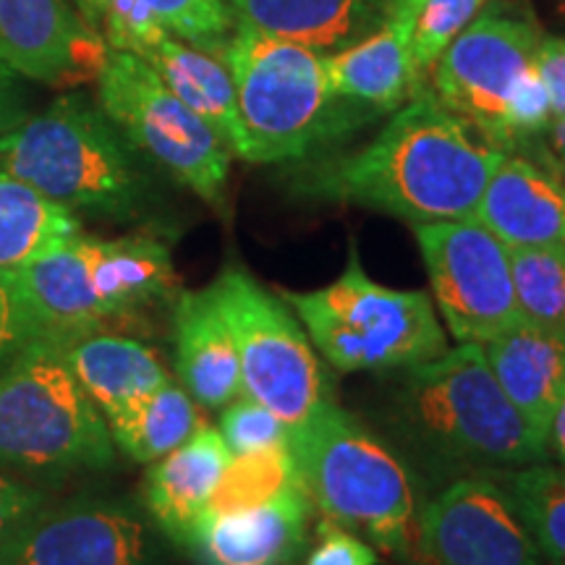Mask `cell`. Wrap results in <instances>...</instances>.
<instances>
[{
	"label": "cell",
	"mask_w": 565,
	"mask_h": 565,
	"mask_svg": "<svg viewBox=\"0 0 565 565\" xmlns=\"http://www.w3.org/2000/svg\"><path fill=\"white\" fill-rule=\"evenodd\" d=\"M231 450L221 433L202 427L186 443L158 458L145 479V505L162 532L183 545L221 482Z\"/></svg>",
	"instance_id": "24"
},
{
	"label": "cell",
	"mask_w": 565,
	"mask_h": 565,
	"mask_svg": "<svg viewBox=\"0 0 565 565\" xmlns=\"http://www.w3.org/2000/svg\"><path fill=\"white\" fill-rule=\"evenodd\" d=\"M315 503L303 484L263 505L242 511H204L186 547L200 565H299L309 550Z\"/></svg>",
	"instance_id": "15"
},
{
	"label": "cell",
	"mask_w": 565,
	"mask_h": 565,
	"mask_svg": "<svg viewBox=\"0 0 565 565\" xmlns=\"http://www.w3.org/2000/svg\"><path fill=\"white\" fill-rule=\"evenodd\" d=\"M116 443L63 343L38 338L0 372V469L38 479L105 471Z\"/></svg>",
	"instance_id": "6"
},
{
	"label": "cell",
	"mask_w": 565,
	"mask_h": 565,
	"mask_svg": "<svg viewBox=\"0 0 565 565\" xmlns=\"http://www.w3.org/2000/svg\"><path fill=\"white\" fill-rule=\"evenodd\" d=\"M511 263L524 320L565 330V252L511 249Z\"/></svg>",
	"instance_id": "32"
},
{
	"label": "cell",
	"mask_w": 565,
	"mask_h": 565,
	"mask_svg": "<svg viewBox=\"0 0 565 565\" xmlns=\"http://www.w3.org/2000/svg\"><path fill=\"white\" fill-rule=\"evenodd\" d=\"M0 565H152L147 526L129 505L74 498L42 505Z\"/></svg>",
	"instance_id": "13"
},
{
	"label": "cell",
	"mask_w": 565,
	"mask_h": 565,
	"mask_svg": "<svg viewBox=\"0 0 565 565\" xmlns=\"http://www.w3.org/2000/svg\"><path fill=\"white\" fill-rule=\"evenodd\" d=\"M233 76L249 158L294 162L372 124L330 89L328 53L236 30L217 53Z\"/></svg>",
	"instance_id": "5"
},
{
	"label": "cell",
	"mask_w": 565,
	"mask_h": 565,
	"mask_svg": "<svg viewBox=\"0 0 565 565\" xmlns=\"http://www.w3.org/2000/svg\"><path fill=\"white\" fill-rule=\"evenodd\" d=\"M108 429L116 448H121L131 461L154 463L202 429V414L186 387L168 380L158 391L108 419Z\"/></svg>",
	"instance_id": "27"
},
{
	"label": "cell",
	"mask_w": 565,
	"mask_h": 565,
	"mask_svg": "<svg viewBox=\"0 0 565 565\" xmlns=\"http://www.w3.org/2000/svg\"><path fill=\"white\" fill-rule=\"evenodd\" d=\"M503 158L422 87L364 147L296 168L294 189L412 225L461 221L475 217Z\"/></svg>",
	"instance_id": "1"
},
{
	"label": "cell",
	"mask_w": 565,
	"mask_h": 565,
	"mask_svg": "<svg viewBox=\"0 0 565 565\" xmlns=\"http://www.w3.org/2000/svg\"><path fill=\"white\" fill-rule=\"evenodd\" d=\"M242 364L244 393L288 429L309 424L333 404V383L288 301L267 291L244 265L228 263L212 282Z\"/></svg>",
	"instance_id": "8"
},
{
	"label": "cell",
	"mask_w": 565,
	"mask_h": 565,
	"mask_svg": "<svg viewBox=\"0 0 565 565\" xmlns=\"http://www.w3.org/2000/svg\"><path fill=\"white\" fill-rule=\"evenodd\" d=\"M406 565H547L503 487L458 477L429 498Z\"/></svg>",
	"instance_id": "12"
},
{
	"label": "cell",
	"mask_w": 565,
	"mask_h": 565,
	"mask_svg": "<svg viewBox=\"0 0 565 565\" xmlns=\"http://www.w3.org/2000/svg\"><path fill=\"white\" fill-rule=\"evenodd\" d=\"M534 68L547 89L553 121L565 118V38L542 34L534 55Z\"/></svg>",
	"instance_id": "37"
},
{
	"label": "cell",
	"mask_w": 565,
	"mask_h": 565,
	"mask_svg": "<svg viewBox=\"0 0 565 565\" xmlns=\"http://www.w3.org/2000/svg\"><path fill=\"white\" fill-rule=\"evenodd\" d=\"M95 84V100L105 116L158 171L171 175L210 207L225 210L228 147L166 87L150 63L137 53L110 47Z\"/></svg>",
	"instance_id": "9"
},
{
	"label": "cell",
	"mask_w": 565,
	"mask_h": 565,
	"mask_svg": "<svg viewBox=\"0 0 565 565\" xmlns=\"http://www.w3.org/2000/svg\"><path fill=\"white\" fill-rule=\"evenodd\" d=\"M482 349L511 404L547 440L550 422L565 398V330L519 320Z\"/></svg>",
	"instance_id": "19"
},
{
	"label": "cell",
	"mask_w": 565,
	"mask_h": 565,
	"mask_svg": "<svg viewBox=\"0 0 565 565\" xmlns=\"http://www.w3.org/2000/svg\"><path fill=\"white\" fill-rule=\"evenodd\" d=\"M330 89L372 121L391 116L424 87L414 68L408 38L385 24L377 32L328 53Z\"/></svg>",
	"instance_id": "23"
},
{
	"label": "cell",
	"mask_w": 565,
	"mask_h": 565,
	"mask_svg": "<svg viewBox=\"0 0 565 565\" xmlns=\"http://www.w3.org/2000/svg\"><path fill=\"white\" fill-rule=\"evenodd\" d=\"M236 30L335 53L385 26L393 0H223Z\"/></svg>",
	"instance_id": "21"
},
{
	"label": "cell",
	"mask_w": 565,
	"mask_h": 565,
	"mask_svg": "<svg viewBox=\"0 0 565 565\" xmlns=\"http://www.w3.org/2000/svg\"><path fill=\"white\" fill-rule=\"evenodd\" d=\"M152 162L84 92H68L51 108L0 137V173L30 183L71 212L131 223L158 202Z\"/></svg>",
	"instance_id": "3"
},
{
	"label": "cell",
	"mask_w": 565,
	"mask_h": 565,
	"mask_svg": "<svg viewBox=\"0 0 565 565\" xmlns=\"http://www.w3.org/2000/svg\"><path fill=\"white\" fill-rule=\"evenodd\" d=\"M217 433H221L233 456L249 454V450L259 448H273V445H288V440H291V429L270 408L246 393L233 398L223 408L221 429Z\"/></svg>",
	"instance_id": "33"
},
{
	"label": "cell",
	"mask_w": 565,
	"mask_h": 565,
	"mask_svg": "<svg viewBox=\"0 0 565 565\" xmlns=\"http://www.w3.org/2000/svg\"><path fill=\"white\" fill-rule=\"evenodd\" d=\"M540 40L532 13L490 0L427 71L424 87L479 139L505 152V105L515 84L534 68Z\"/></svg>",
	"instance_id": "10"
},
{
	"label": "cell",
	"mask_w": 565,
	"mask_h": 565,
	"mask_svg": "<svg viewBox=\"0 0 565 565\" xmlns=\"http://www.w3.org/2000/svg\"><path fill=\"white\" fill-rule=\"evenodd\" d=\"M17 71L0 63V137L17 129L30 118V105H26V92L19 87Z\"/></svg>",
	"instance_id": "38"
},
{
	"label": "cell",
	"mask_w": 565,
	"mask_h": 565,
	"mask_svg": "<svg viewBox=\"0 0 565 565\" xmlns=\"http://www.w3.org/2000/svg\"><path fill=\"white\" fill-rule=\"evenodd\" d=\"M47 503V494L0 475V557L17 540L26 521Z\"/></svg>",
	"instance_id": "36"
},
{
	"label": "cell",
	"mask_w": 565,
	"mask_h": 565,
	"mask_svg": "<svg viewBox=\"0 0 565 565\" xmlns=\"http://www.w3.org/2000/svg\"><path fill=\"white\" fill-rule=\"evenodd\" d=\"M38 338H42L38 322L21 301L13 282L0 270V372Z\"/></svg>",
	"instance_id": "35"
},
{
	"label": "cell",
	"mask_w": 565,
	"mask_h": 565,
	"mask_svg": "<svg viewBox=\"0 0 565 565\" xmlns=\"http://www.w3.org/2000/svg\"><path fill=\"white\" fill-rule=\"evenodd\" d=\"M296 484H301V477L288 445H273V448L231 456L221 482L212 492L207 511L228 513L263 505Z\"/></svg>",
	"instance_id": "30"
},
{
	"label": "cell",
	"mask_w": 565,
	"mask_h": 565,
	"mask_svg": "<svg viewBox=\"0 0 565 565\" xmlns=\"http://www.w3.org/2000/svg\"><path fill=\"white\" fill-rule=\"evenodd\" d=\"M63 356L103 412L105 422L171 380L150 345L110 330H97L63 343Z\"/></svg>",
	"instance_id": "26"
},
{
	"label": "cell",
	"mask_w": 565,
	"mask_h": 565,
	"mask_svg": "<svg viewBox=\"0 0 565 565\" xmlns=\"http://www.w3.org/2000/svg\"><path fill=\"white\" fill-rule=\"evenodd\" d=\"M173 351L179 383L202 408L217 412L244 393L236 341L210 286L173 296Z\"/></svg>",
	"instance_id": "20"
},
{
	"label": "cell",
	"mask_w": 565,
	"mask_h": 565,
	"mask_svg": "<svg viewBox=\"0 0 565 565\" xmlns=\"http://www.w3.org/2000/svg\"><path fill=\"white\" fill-rule=\"evenodd\" d=\"M280 296L317 353L341 372L412 370L448 351L433 296L374 282L353 242L345 270L330 286Z\"/></svg>",
	"instance_id": "7"
},
{
	"label": "cell",
	"mask_w": 565,
	"mask_h": 565,
	"mask_svg": "<svg viewBox=\"0 0 565 565\" xmlns=\"http://www.w3.org/2000/svg\"><path fill=\"white\" fill-rule=\"evenodd\" d=\"M395 412L406 440L448 475L490 477L550 458L545 440L500 387L482 343L448 345L404 370Z\"/></svg>",
	"instance_id": "2"
},
{
	"label": "cell",
	"mask_w": 565,
	"mask_h": 565,
	"mask_svg": "<svg viewBox=\"0 0 565 565\" xmlns=\"http://www.w3.org/2000/svg\"><path fill=\"white\" fill-rule=\"evenodd\" d=\"M542 166L553 168L555 173H561L565 179V118L550 124V129L542 139Z\"/></svg>",
	"instance_id": "39"
},
{
	"label": "cell",
	"mask_w": 565,
	"mask_h": 565,
	"mask_svg": "<svg viewBox=\"0 0 565 565\" xmlns=\"http://www.w3.org/2000/svg\"><path fill=\"white\" fill-rule=\"evenodd\" d=\"M288 448L322 519L408 563L427 500H422L419 482L404 458L335 401L309 424L291 429Z\"/></svg>",
	"instance_id": "4"
},
{
	"label": "cell",
	"mask_w": 565,
	"mask_h": 565,
	"mask_svg": "<svg viewBox=\"0 0 565 565\" xmlns=\"http://www.w3.org/2000/svg\"><path fill=\"white\" fill-rule=\"evenodd\" d=\"M84 242L92 288L113 324L131 320L154 303L175 296L173 257L160 236H84Z\"/></svg>",
	"instance_id": "22"
},
{
	"label": "cell",
	"mask_w": 565,
	"mask_h": 565,
	"mask_svg": "<svg viewBox=\"0 0 565 565\" xmlns=\"http://www.w3.org/2000/svg\"><path fill=\"white\" fill-rule=\"evenodd\" d=\"M429 275L433 301L458 343H484L524 320L511 249L477 221L412 225Z\"/></svg>",
	"instance_id": "11"
},
{
	"label": "cell",
	"mask_w": 565,
	"mask_h": 565,
	"mask_svg": "<svg viewBox=\"0 0 565 565\" xmlns=\"http://www.w3.org/2000/svg\"><path fill=\"white\" fill-rule=\"evenodd\" d=\"M490 0H393L391 24L408 38L414 68L427 79V71L448 51V45L482 13Z\"/></svg>",
	"instance_id": "31"
},
{
	"label": "cell",
	"mask_w": 565,
	"mask_h": 565,
	"mask_svg": "<svg viewBox=\"0 0 565 565\" xmlns=\"http://www.w3.org/2000/svg\"><path fill=\"white\" fill-rule=\"evenodd\" d=\"M3 273L30 309L42 338L68 343L113 324L92 288L84 233L66 238L32 263Z\"/></svg>",
	"instance_id": "17"
},
{
	"label": "cell",
	"mask_w": 565,
	"mask_h": 565,
	"mask_svg": "<svg viewBox=\"0 0 565 565\" xmlns=\"http://www.w3.org/2000/svg\"><path fill=\"white\" fill-rule=\"evenodd\" d=\"M545 443H547V454L555 456L557 461L565 466V398H563V404L557 406V412L553 414V422H550Z\"/></svg>",
	"instance_id": "40"
},
{
	"label": "cell",
	"mask_w": 565,
	"mask_h": 565,
	"mask_svg": "<svg viewBox=\"0 0 565 565\" xmlns=\"http://www.w3.org/2000/svg\"><path fill=\"white\" fill-rule=\"evenodd\" d=\"M490 477L511 498L547 565H565V466L542 461Z\"/></svg>",
	"instance_id": "29"
},
{
	"label": "cell",
	"mask_w": 565,
	"mask_h": 565,
	"mask_svg": "<svg viewBox=\"0 0 565 565\" xmlns=\"http://www.w3.org/2000/svg\"><path fill=\"white\" fill-rule=\"evenodd\" d=\"M475 217L508 249L565 252V179L524 154H505Z\"/></svg>",
	"instance_id": "16"
},
{
	"label": "cell",
	"mask_w": 565,
	"mask_h": 565,
	"mask_svg": "<svg viewBox=\"0 0 565 565\" xmlns=\"http://www.w3.org/2000/svg\"><path fill=\"white\" fill-rule=\"evenodd\" d=\"M113 51L139 53L160 34L221 53L236 32L223 0H71Z\"/></svg>",
	"instance_id": "18"
},
{
	"label": "cell",
	"mask_w": 565,
	"mask_h": 565,
	"mask_svg": "<svg viewBox=\"0 0 565 565\" xmlns=\"http://www.w3.org/2000/svg\"><path fill=\"white\" fill-rule=\"evenodd\" d=\"M105 45L71 0H0V63L47 87L100 74Z\"/></svg>",
	"instance_id": "14"
},
{
	"label": "cell",
	"mask_w": 565,
	"mask_h": 565,
	"mask_svg": "<svg viewBox=\"0 0 565 565\" xmlns=\"http://www.w3.org/2000/svg\"><path fill=\"white\" fill-rule=\"evenodd\" d=\"M137 55L150 63L166 87L221 137L231 154L238 160L249 158V139L238 113L233 76L215 53L200 51L171 34H160Z\"/></svg>",
	"instance_id": "25"
},
{
	"label": "cell",
	"mask_w": 565,
	"mask_h": 565,
	"mask_svg": "<svg viewBox=\"0 0 565 565\" xmlns=\"http://www.w3.org/2000/svg\"><path fill=\"white\" fill-rule=\"evenodd\" d=\"M303 565H380V555L351 529L322 519L317 524V542L309 547Z\"/></svg>",
	"instance_id": "34"
},
{
	"label": "cell",
	"mask_w": 565,
	"mask_h": 565,
	"mask_svg": "<svg viewBox=\"0 0 565 565\" xmlns=\"http://www.w3.org/2000/svg\"><path fill=\"white\" fill-rule=\"evenodd\" d=\"M82 233L76 212L0 173V270L21 267Z\"/></svg>",
	"instance_id": "28"
}]
</instances>
